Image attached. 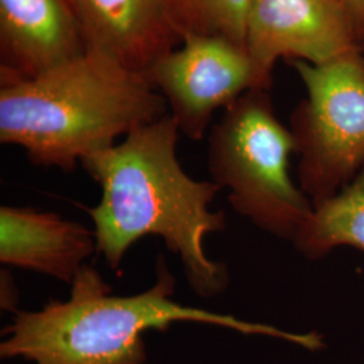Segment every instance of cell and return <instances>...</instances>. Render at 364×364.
I'll use <instances>...</instances> for the list:
<instances>
[{
	"mask_svg": "<svg viewBox=\"0 0 364 364\" xmlns=\"http://www.w3.org/2000/svg\"><path fill=\"white\" fill-rule=\"evenodd\" d=\"M180 132L168 114L85 156L80 165L102 189L100 201L87 210L97 252L114 272L136 242L158 236L181 260L196 296L213 299L230 284L227 266L210 259L204 247L207 235L227 227L225 212L209 208L221 189L183 170L177 156Z\"/></svg>",
	"mask_w": 364,
	"mask_h": 364,
	"instance_id": "1",
	"label": "cell"
},
{
	"mask_svg": "<svg viewBox=\"0 0 364 364\" xmlns=\"http://www.w3.org/2000/svg\"><path fill=\"white\" fill-rule=\"evenodd\" d=\"M156 281L138 294L117 296L99 272L85 264L65 301H50L34 312H16L1 331L0 358L33 364H146L144 332L197 323L248 336L278 338L309 351L326 347L317 332L297 333L251 323L231 314L185 306L173 299L176 278L161 254Z\"/></svg>",
	"mask_w": 364,
	"mask_h": 364,
	"instance_id": "2",
	"label": "cell"
},
{
	"mask_svg": "<svg viewBox=\"0 0 364 364\" xmlns=\"http://www.w3.org/2000/svg\"><path fill=\"white\" fill-rule=\"evenodd\" d=\"M168 114L144 72L88 49L36 77L0 84V142L65 173Z\"/></svg>",
	"mask_w": 364,
	"mask_h": 364,
	"instance_id": "3",
	"label": "cell"
},
{
	"mask_svg": "<svg viewBox=\"0 0 364 364\" xmlns=\"http://www.w3.org/2000/svg\"><path fill=\"white\" fill-rule=\"evenodd\" d=\"M293 132L279 120L267 90H252L224 109L208 139L210 181L259 230L293 242L313 210L290 176Z\"/></svg>",
	"mask_w": 364,
	"mask_h": 364,
	"instance_id": "4",
	"label": "cell"
},
{
	"mask_svg": "<svg viewBox=\"0 0 364 364\" xmlns=\"http://www.w3.org/2000/svg\"><path fill=\"white\" fill-rule=\"evenodd\" d=\"M306 97L290 117L299 186L313 207L338 195L364 168V53L323 65L291 61Z\"/></svg>",
	"mask_w": 364,
	"mask_h": 364,
	"instance_id": "5",
	"label": "cell"
},
{
	"mask_svg": "<svg viewBox=\"0 0 364 364\" xmlns=\"http://www.w3.org/2000/svg\"><path fill=\"white\" fill-rule=\"evenodd\" d=\"M183 135L204 139L218 109L252 90H270L247 49L219 36L185 34L144 72Z\"/></svg>",
	"mask_w": 364,
	"mask_h": 364,
	"instance_id": "6",
	"label": "cell"
},
{
	"mask_svg": "<svg viewBox=\"0 0 364 364\" xmlns=\"http://www.w3.org/2000/svg\"><path fill=\"white\" fill-rule=\"evenodd\" d=\"M246 48L270 84L281 58L323 65L362 50L336 0H251Z\"/></svg>",
	"mask_w": 364,
	"mask_h": 364,
	"instance_id": "7",
	"label": "cell"
},
{
	"mask_svg": "<svg viewBox=\"0 0 364 364\" xmlns=\"http://www.w3.org/2000/svg\"><path fill=\"white\" fill-rule=\"evenodd\" d=\"M88 50L146 72L182 41L174 0H69Z\"/></svg>",
	"mask_w": 364,
	"mask_h": 364,
	"instance_id": "8",
	"label": "cell"
},
{
	"mask_svg": "<svg viewBox=\"0 0 364 364\" xmlns=\"http://www.w3.org/2000/svg\"><path fill=\"white\" fill-rule=\"evenodd\" d=\"M85 50L69 0H0V84L36 77Z\"/></svg>",
	"mask_w": 364,
	"mask_h": 364,
	"instance_id": "9",
	"label": "cell"
},
{
	"mask_svg": "<svg viewBox=\"0 0 364 364\" xmlns=\"http://www.w3.org/2000/svg\"><path fill=\"white\" fill-rule=\"evenodd\" d=\"M97 252L93 230L54 212L0 208V262L72 285L85 260Z\"/></svg>",
	"mask_w": 364,
	"mask_h": 364,
	"instance_id": "10",
	"label": "cell"
},
{
	"mask_svg": "<svg viewBox=\"0 0 364 364\" xmlns=\"http://www.w3.org/2000/svg\"><path fill=\"white\" fill-rule=\"evenodd\" d=\"M291 243L309 260L321 259L340 246L364 251V168L338 195L313 207Z\"/></svg>",
	"mask_w": 364,
	"mask_h": 364,
	"instance_id": "11",
	"label": "cell"
},
{
	"mask_svg": "<svg viewBox=\"0 0 364 364\" xmlns=\"http://www.w3.org/2000/svg\"><path fill=\"white\" fill-rule=\"evenodd\" d=\"M174 4L182 38L185 34L219 36L246 48L251 0H174Z\"/></svg>",
	"mask_w": 364,
	"mask_h": 364,
	"instance_id": "12",
	"label": "cell"
},
{
	"mask_svg": "<svg viewBox=\"0 0 364 364\" xmlns=\"http://www.w3.org/2000/svg\"><path fill=\"white\" fill-rule=\"evenodd\" d=\"M351 23L353 33L360 45L364 43V0H336Z\"/></svg>",
	"mask_w": 364,
	"mask_h": 364,
	"instance_id": "13",
	"label": "cell"
},
{
	"mask_svg": "<svg viewBox=\"0 0 364 364\" xmlns=\"http://www.w3.org/2000/svg\"><path fill=\"white\" fill-rule=\"evenodd\" d=\"M19 302V291L18 287L15 284L13 274L9 270H1L0 273V306L3 311L13 312L14 314L19 311H16Z\"/></svg>",
	"mask_w": 364,
	"mask_h": 364,
	"instance_id": "14",
	"label": "cell"
},
{
	"mask_svg": "<svg viewBox=\"0 0 364 364\" xmlns=\"http://www.w3.org/2000/svg\"><path fill=\"white\" fill-rule=\"evenodd\" d=\"M362 52L364 53V43H363V46H362Z\"/></svg>",
	"mask_w": 364,
	"mask_h": 364,
	"instance_id": "15",
	"label": "cell"
}]
</instances>
